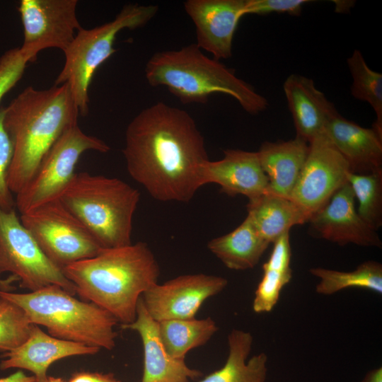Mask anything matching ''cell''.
<instances>
[{
  "label": "cell",
  "instance_id": "obj_1",
  "mask_svg": "<svg viewBox=\"0 0 382 382\" xmlns=\"http://www.w3.org/2000/svg\"><path fill=\"white\" fill-rule=\"evenodd\" d=\"M122 153L129 175L156 200L188 202L203 186L204 139L184 110L163 102L142 110L126 129Z\"/></svg>",
  "mask_w": 382,
  "mask_h": 382
},
{
  "label": "cell",
  "instance_id": "obj_2",
  "mask_svg": "<svg viewBox=\"0 0 382 382\" xmlns=\"http://www.w3.org/2000/svg\"><path fill=\"white\" fill-rule=\"evenodd\" d=\"M79 113L66 83L45 90L28 86L4 108V125L13 148L7 178L12 193L32 180L53 144L77 125Z\"/></svg>",
  "mask_w": 382,
  "mask_h": 382
},
{
  "label": "cell",
  "instance_id": "obj_3",
  "mask_svg": "<svg viewBox=\"0 0 382 382\" xmlns=\"http://www.w3.org/2000/svg\"><path fill=\"white\" fill-rule=\"evenodd\" d=\"M84 301L93 303L122 325L132 323L142 294L158 283L160 268L144 242L102 248L94 257L63 268Z\"/></svg>",
  "mask_w": 382,
  "mask_h": 382
},
{
  "label": "cell",
  "instance_id": "obj_4",
  "mask_svg": "<svg viewBox=\"0 0 382 382\" xmlns=\"http://www.w3.org/2000/svg\"><path fill=\"white\" fill-rule=\"evenodd\" d=\"M144 72L151 86L166 88L183 103H204L210 96L223 93L251 115L266 110L269 105L253 86L219 60L208 57L195 43L154 53Z\"/></svg>",
  "mask_w": 382,
  "mask_h": 382
},
{
  "label": "cell",
  "instance_id": "obj_5",
  "mask_svg": "<svg viewBox=\"0 0 382 382\" xmlns=\"http://www.w3.org/2000/svg\"><path fill=\"white\" fill-rule=\"evenodd\" d=\"M59 199L103 248L132 244V220L140 193L126 182L76 173Z\"/></svg>",
  "mask_w": 382,
  "mask_h": 382
},
{
  "label": "cell",
  "instance_id": "obj_6",
  "mask_svg": "<svg viewBox=\"0 0 382 382\" xmlns=\"http://www.w3.org/2000/svg\"><path fill=\"white\" fill-rule=\"evenodd\" d=\"M0 297L21 308L32 323L45 326L58 339L111 350L117 335V320L91 302L76 299L62 287L52 285L26 294L0 289Z\"/></svg>",
  "mask_w": 382,
  "mask_h": 382
},
{
  "label": "cell",
  "instance_id": "obj_7",
  "mask_svg": "<svg viewBox=\"0 0 382 382\" xmlns=\"http://www.w3.org/2000/svg\"><path fill=\"white\" fill-rule=\"evenodd\" d=\"M156 5L128 4L115 18L91 29L81 28L64 51V66L54 86L68 83L74 102L82 116L88 112V88L96 69L116 52L114 42L124 29L145 25L156 14Z\"/></svg>",
  "mask_w": 382,
  "mask_h": 382
},
{
  "label": "cell",
  "instance_id": "obj_8",
  "mask_svg": "<svg viewBox=\"0 0 382 382\" xmlns=\"http://www.w3.org/2000/svg\"><path fill=\"white\" fill-rule=\"evenodd\" d=\"M20 220L47 258L62 270L94 257L103 248L59 199L21 214Z\"/></svg>",
  "mask_w": 382,
  "mask_h": 382
},
{
  "label": "cell",
  "instance_id": "obj_9",
  "mask_svg": "<svg viewBox=\"0 0 382 382\" xmlns=\"http://www.w3.org/2000/svg\"><path fill=\"white\" fill-rule=\"evenodd\" d=\"M110 146L100 139L86 134L78 124L66 129L41 161L35 175L16 197L21 214L55 199L71 181L81 156L87 151L106 153Z\"/></svg>",
  "mask_w": 382,
  "mask_h": 382
},
{
  "label": "cell",
  "instance_id": "obj_10",
  "mask_svg": "<svg viewBox=\"0 0 382 382\" xmlns=\"http://www.w3.org/2000/svg\"><path fill=\"white\" fill-rule=\"evenodd\" d=\"M4 272H11L21 288L30 291L56 285L76 294L74 284L44 254L15 209H0V274Z\"/></svg>",
  "mask_w": 382,
  "mask_h": 382
},
{
  "label": "cell",
  "instance_id": "obj_11",
  "mask_svg": "<svg viewBox=\"0 0 382 382\" xmlns=\"http://www.w3.org/2000/svg\"><path fill=\"white\" fill-rule=\"evenodd\" d=\"M77 0H21L18 6L23 27L20 52L27 62L36 60L47 48L63 52L81 26L76 16Z\"/></svg>",
  "mask_w": 382,
  "mask_h": 382
},
{
  "label": "cell",
  "instance_id": "obj_12",
  "mask_svg": "<svg viewBox=\"0 0 382 382\" xmlns=\"http://www.w3.org/2000/svg\"><path fill=\"white\" fill-rule=\"evenodd\" d=\"M349 172L348 163L324 132L309 144L290 198L312 216L347 182Z\"/></svg>",
  "mask_w": 382,
  "mask_h": 382
},
{
  "label": "cell",
  "instance_id": "obj_13",
  "mask_svg": "<svg viewBox=\"0 0 382 382\" xmlns=\"http://www.w3.org/2000/svg\"><path fill=\"white\" fill-rule=\"evenodd\" d=\"M226 278L206 274H183L156 283L141 296L150 316L156 322L195 318L203 303L221 292Z\"/></svg>",
  "mask_w": 382,
  "mask_h": 382
},
{
  "label": "cell",
  "instance_id": "obj_14",
  "mask_svg": "<svg viewBox=\"0 0 382 382\" xmlns=\"http://www.w3.org/2000/svg\"><path fill=\"white\" fill-rule=\"evenodd\" d=\"M308 223L313 234L340 245L352 243L380 248L382 245L377 232L359 216L354 195L347 181L311 216Z\"/></svg>",
  "mask_w": 382,
  "mask_h": 382
},
{
  "label": "cell",
  "instance_id": "obj_15",
  "mask_svg": "<svg viewBox=\"0 0 382 382\" xmlns=\"http://www.w3.org/2000/svg\"><path fill=\"white\" fill-rule=\"evenodd\" d=\"M245 0H187L185 11L192 21L197 46L216 60L232 55L233 39L244 16Z\"/></svg>",
  "mask_w": 382,
  "mask_h": 382
},
{
  "label": "cell",
  "instance_id": "obj_16",
  "mask_svg": "<svg viewBox=\"0 0 382 382\" xmlns=\"http://www.w3.org/2000/svg\"><path fill=\"white\" fill-rule=\"evenodd\" d=\"M202 180L203 185L215 183L224 193L242 195L248 200L265 192L268 187L257 151L241 149L224 150L221 159L207 161L202 168Z\"/></svg>",
  "mask_w": 382,
  "mask_h": 382
},
{
  "label": "cell",
  "instance_id": "obj_17",
  "mask_svg": "<svg viewBox=\"0 0 382 382\" xmlns=\"http://www.w3.org/2000/svg\"><path fill=\"white\" fill-rule=\"evenodd\" d=\"M100 349L56 338L33 324L30 335L21 346L4 352L0 369L18 368L33 374L35 382H47V371L56 361L76 355L94 354Z\"/></svg>",
  "mask_w": 382,
  "mask_h": 382
},
{
  "label": "cell",
  "instance_id": "obj_18",
  "mask_svg": "<svg viewBox=\"0 0 382 382\" xmlns=\"http://www.w3.org/2000/svg\"><path fill=\"white\" fill-rule=\"evenodd\" d=\"M122 328L137 332L141 337L144 349L141 382H190L202 376L201 371L190 368L185 359H175L168 353L160 338L158 322L147 312L141 296L136 319Z\"/></svg>",
  "mask_w": 382,
  "mask_h": 382
},
{
  "label": "cell",
  "instance_id": "obj_19",
  "mask_svg": "<svg viewBox=\"0 0 382 382\" xmlns=\"http://www.w3.org/2000/svg\"><path fill=\"white\" fill-rule=\"evenodd\" d=\"M288 108L296 129V137L310 144L325 132L331 118L337 112L332 103L318 90L313 81L293 74L283 84Z\"/></svg>",
  "mask_w": 382,
  "mask_h": 382
},
{
  "label": "cell",
  "instance_id": "obj_20",
  "mask_svg": "<svg viewBox=\"0 0 382 382\" xmlns=\"http://www.w3.org/2000/svg\"><path fill=\"white\" fill-rule=\"evenodd\" d=\"M325 132L348 163L351 173L382 170V134L374 127H363L337 112L327 124Z\"/></svg>",
  "mask_w": 382,
  "mask_h": 382
},
{
  "label": "cell",
  "instance_id": "obj_21",
  "mask_svg": "<svg viewBox=\"0 0 382 382\" xmlns=\"http://www.w3.org/2000/svg\"><path fill=\"white\" fill-rule=\"evenodd\" d=\"M308 151L309 144L296 137L285 141L263 142L257 153L268 179L267 191L290 198Z\"/></svg>",
  "mask_w": 382,
  "mask_h": 382
},
{
  "label": "cell",
  "instance_id": "obj_22",
  "mask_svg": "<svg viewBox=\"0 0 382 382\" xmlns=\"http://www.w3.org/2000/svg\"><path fill=\"white\" fill-rule=\"evenodd\" d=\"M248 216L260 236L270 243L296 225L308 222L311 215L289 197L267 191L248 200Z\"/></svg>",
  "mask_w": 382,
  "mask_h": 382
},
{
  "label": "cell",
  "instance_id": "obj_23",
  "mask_svg": "<svg viewBox=\"0 0 382 382\" xmlns=\"http://www.w3.org/2000/svg\"><path fill=\"white\" fill-rule=\"evenodd\" d=\"M253 342L250 332L233 329L228 335V354L224 365L198 382H265L267 356L261 352L248 359Z\"/></svg>",
  "mask_w": 382,
  "mask_h": 382
},
{
  "label": "cell",
  "instance_id": "obj_24",
  "mask_svg": "<svg viewBox=\"0 0 382 382\" xmlns=\"http://www.w3.org/2000/svg\"><path fill=\"white\" fill-rule=\"evenodd\" d=\"M270 244L247 216L233 231L209 241L207 248L228 269L245 270L257 265Z\"/></svg>",
  "mask_w": 382,
  "mask_h": 382
},
{
  "label": "cell",
  "instance_id": "obj_25",
  "mask_svg": "<svg viewBox=\"0 0 382 382\" xmlns=\"http://www.w3.org/2000/svg\"><path fill=\"white\" fill-rule=\"evenodd\" d=\"M158 325L165 349L175 359H185L189 351L205 345L218 330L210 317L166 320L158 322Z\"/></svg>",
  "mask_w": 382,
  "mask_h": 382
},
{
  "label": "cell",
  "instance_id": "obj_26",
  "mask_svg": "<svg viewBox=\"0 0 382 382\" xmlns=\"http://www.w3.org/2000/svg\"><path fill=\"white\" fill-rule=\"evenodd\" d=\"M309 272L319 279L316 291L322 295H332L348 288H361L382 294V265L368 260L349 272L314 267Z\"/></svg>",
  "mask_w": 382,
  "mask_h": 382
},
{
  "label": "cell",
  "instance_id": "obj_27",
  "mask_svg": "<svg viewBox=\"0 0 382 382\" xmlns=\"http://www.w3.org/2000/svg\"><path fill=\"white\" fill-rule=\"evenodd\" d=\"M347 63L352 78L351 94L371 106L376 115L372 127L382 134V74L371 69L357 49L347 58Z\"/></svg>",
  "mask_w": 382,
  "mask_h": 382
},
{
  "label": "cell",
  "instance_id": "obj_28",
  "mask_svg": "<svg viewBox=\"0 0 382 382\" xmlns=\"http://www.w3.org/2000/svg\"><path fill=\"white\" fill-rule=\"evenodd\" d=\"M347 181L358 202L359 216L377 231L382 226V170L367 174L349 172Z\"/></svg>",
  "mask_w": 382,
  "mask_h": 382
},
{
  "label": "cell",
  "instance_id": "obj_29",
  "mask_svg": "<svg viewBox=\"0 0 382 382\" xmlns=\"http://www.w3.org/2000/svg\"><path fill=\"white\" fill-rule=\"evenodd\" d=\"M33 324L21 308L0 297V352L11 351L24 343Z\"/></svg>",
  "mask_w": 382,
  "mask_h": 382
},
{
  "label": "cell",
  "instance_id": "obj_30",
  "mask_svg": "<svg viewBox=\"0 0 382 382\" xmlns=\"http://www.w3.org/2000/svg\"><path fill=\"white\" fill-rule=\"evenodd\" d=\"M263 275L255 291L253 309L256 313L272 311L279 301L283 287L292 277V271L262 267Z\"/></svg>",
  "mask_w": 382,
  "mask_h": 382
},
{
  "label": "cell",
  "instance_id": "obj_31",
  "mask_svg": "<svg viewBox=\"0 0 382 382\" xmlns=\"http://www.w3.org/2000/svg\"><path fill=\"white\" fill-rule=\"evenodd\" d=\"M4 108H0V209H15L16 201L8 185V173L12 160L13 148L4 125Z\"/></svg>",
  "mask_w": 382,
  "mask_h": 382
},
{
  "label": "cell",
  "instance_id": "obj_32",
  "mask_svg": "<svg viewBox=\"0 0 382 382\" xmlns=\"http://www.w3.org/2000/svg\"><path fill=\"white\" fill-rule=\"evenodd\" d=\"M27 63L19 47L10 49L0 57V102L21 79Z\"/></svg>",
  "mask_w": 382,
  "mask_h": 382
},
{
  "label": "cell",
  "instance_id": "obj_33",
  "mask_svg": "<svg viewBox=\"0 0 382 382\" xmlns=\"http://www.w3.org/2000/svg\"><path fill=\"white\" fill-rule=\"evenodd\" d=\"M308 0H245L243 15H264L270 13H287L292 16L301 15L304 4Z\"/></svg>",
  "mask_w": 382,
  "mask_h": 382
},
{
  "label": "cell",
  "instance_id": "obj_34",
  "mask_svg": "<svg viewBox=\"0 0 382 382\" xmlns=\"http://www.w3.org/2000/svg\"><path fill=\"white\" fill-rule=\"evenodd\" d=\"M68 382H120L113 374L81 371L71 376Z\"/></svg>",
  "mask_w": 382,
  "mask_h": 382
},
{
  "label": "cell",
  "instance_id": "obj_35",
  "mask_svg": "<svg viewBox=\"0 0 382 382\" xmlns=\"http://www.w3.org/2000/svg\"><path fill=\"white\" fill-rule=\"evenodd\" d=\"M0 382H35L34 376H28L22 370L4 378H0Z\"/></svg>",
  "mask_w": 382,
  "mask_h": 382
},
{
  "label": "cell",
  "instance_id": "obj_36",
  "mask_svg": "<svg viewBox=\"0 0 382 382\" xmlns=\"http://www.w3.org/2000/svg\"><path fill=\"white\" fill-rule=\"evenodd\" d=\"M360 382H382V367H377L368 371Z\"/></svg>",
  "mask_w": 382,
  "mask_h": 382
},
{
  "label": "cell",
  "instance_id": "obj_37",
  "mask_svg": "<svg viewBox=\"0 0 382 382\" xmlns=\"http://www.w3.org/2000/svg\"><path fill=\"white\" fill-rule=\"evenodd\" d=\"M12 281H18V279L13 276L6 280L0 279V286L2 287L1 290L8 291L7 290H8V288L10 287L9 284Z\"/></svg>",
  "mask_w": 382,
  "mask_h": 382
},
{
  "label": "cell",
  "instance_id": "obj_38",
  "mask_svg": "<svg viewBox=\"0 0 382 382\" xmlns=\"http://www.w3.org/2000/svg\"><path fill=\"white\" fill-rule=\"evenodd\" d=\"M47 382H68L64 381L62 378L48 376Z\"/></svg>",
  "mask_w": 382,
  "mask_h": 382
}]
</instances>
